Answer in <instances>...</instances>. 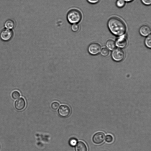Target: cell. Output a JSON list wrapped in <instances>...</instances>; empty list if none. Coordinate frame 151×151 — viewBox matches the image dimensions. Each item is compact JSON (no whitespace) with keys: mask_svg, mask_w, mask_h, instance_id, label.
<instances>
[{"mask_svg":"<svg viewBox=\"0 0 151 151\" xmlns=\"http://www.w3.org/2000/svg\"><path fill=\"white\" fill-rule=\"evenodd\" d=\"M75 151H87L86 145L83 142L79 141L77 143L75 148Z\"/></svg>","mask_w":151,"mask_h":151,"instance_id":"8fae6325","label":"cell"},{"mask_svg":"<svg viewBox=\"0 0 151 151\" xmlns=\"http://www.w3.org/2000/svg\"><path fill=\"white\" fill-rule=\"evenodd\" d=\"M59 115L63 117L68 116L70 113V109L68 106L65 105H61L58 110Z\"/></svg>","mask_w":151,"mask_h":151,"instance_id":"52a82bcc","label":"cell"},{"mask_svg":"<svg viewBox=\"0 0 151 151\" xmlns=\"http://www.w3.org/2000/svg\"><path fill=\"white\" fill-rule=\"evenodd\" d=\"M105 137V134L104 132H97L93 136L92 141L96 144H101L104 141Z\"/></svg>","mask_w":151,"mask_h":151,"instance_id":"8992f818","label":"cell"},{"mask_svg":"<svg viewBox=\"0 0 151 151\" xmlns=\"http://www.w3.org/2000/svg\"><path fill=\"white\" fill-rule=\"evenodd\" d=\"M125 4V2L123 0H117L116 2V6L119 8L124 7Z\"/></svg>","mask_w":151,"mask_h":151,"instance_id":"2e32d148","label":"cell"},{"mask_svg":"<svg viewBox=\"0 0 151 151\" xmlns=\"http://www.w3.org/2000/svg\"><path fill=\"white\" fill-rule=\"evenodd\" d=\"M125 53L121 49L116 48L113 50L111 53V57L113 60L116 62L122 61L125 57Z\"/></svg>","mask_w":151,"mask_h":151,"instance_id":"3957f363","label":"cell"},{"mask_svg":"<svg viewBox=\"0 0 151 151\" xmlns=\"http://www.w3.org/2000/svg\"><path fill=\"white\" fill-rule=\"evenodd\" d=\"M139 32L142 36L146 37L151 34V29L148 26L144 25L139 28Z\"/></svg>","mask_w":151,"mask_h":151,"instance_id":"9c48e42d","label":"cell"},{"mask_svg":"<svg viewBox=\"0 0 151 151\" xmlns=\"http://www.w3.org/2000/svg\"><path fill=\"white\" fill-rule=\"evenodd\" d=\"M13 35V32L11 29H5L0 33V38L3 41L6 42L10 40Z\"/></svg>","mask_w":151,"mask_h":151,"instance_id":"5b68a950","label":"cell"},{"mask_svg":"<svg viewBox=\"0 0 151 151\" xmlns=\"http://www.w3.org/2000/svg\"><path fill=\"white\" fill-rule=\"evenodd\" d=\"M77 143V140L75 138H72L69 141V144L72 147H74L76 145Z\"/></svg>","mask_w":151,"mask_h":151,"instance_id":"ffe728a7","label":"cell"},{"mask_svg":"<svg viewBox=\"0 0 151 151\" xmlns=\"http://www.w3.org/2000/svg\"><path fill=\"white\" fill-rule=\"evenodd\" d=\"M26 105L24 99L22 97L19 98L16 101L14 104L15 108L18 110H21L24 109Z\"/></svg>","mask_w":151,"mask_h":151,"instance_id":"30bf717a","label":"cell"},{"mask_svg":"<svg viewBox=\"0 0 151 151\" xmlns=\"http://www.w3.org/2000/svg\"><path fill=\"white\" fill-rule=\"evenodd\" d=\"M90 4H95L99 2L100 0H86Z\"/></svg>","mask_w":151,"mask_h":151,"instance_id":"603a6c76","label":"cell"},{"mask_svg":"<svg viewBox=\"0 0 151 151\" xmlns=\"http://www.w3.org/2000/svg\"><path fill=\"white\" fill-rule=\"evenodd\" d=\"M142 3L146 6H149L151 4V0H141Z\"/></svg>","mask_w":151,"mask_h":151,"instance_id":"7402d4cb","label":"cell"},{"mask_svg":"<svg viewBox=\"0 0 151 151\" xmlns=\"http://www.w3.org/2000/svg\"><path fill=\"white\" fill-rule=\"evenodd\" d=\"M71 29V30L74 32H78L80 29L79 26L78 24H72Z\"/></svg>","mask_w":151,"mask_h":151,"instance_id":"e0dca14e","label":"cell"},{"mask_svg":"<svg viewBox=\"0 0 151 151\" xmlns=\"http://www.w3.org/2000/svg\"><path fill=\"white\" fill-rule=\"evenodd\" d=\"M15 25L14 21L11 19L7 20L5 22L4 26L6 29H12L14 28Z\"/></svg>","mask_w":151,"mask_h":151,"instance_id":"7c38bea8","label":"cell"},{"mask_svg":"<svg viewBox=\"0 0 151 151\" xmlns=\"http://www.w3.org/2000/svg\"><path fill=\"white\" fill-rule=\"evenodd\" d=\"M107 25L109 31L113 35L119 37L125 35L126 26L120 19L115 17H111L108 20Z\"/></svg>","mask_w":151,"mask_h":151,"instance_id":"6da1fadb","label":"cell"},{"mask_svg":"<svg viewBox=\"0 0 151 151\" xmlns=\"http://www.w3.org/2000/svg\"><path fill=\"white\" fill-rule=\"evenodd\" d=\"M101 49V46L99 44L96 42H93L88 45L87 50L90 54L95 55L98 54Z\"/></svg>","mask_w":151,"mask_h":151,"instance_id":"277c9868","label":"cell"},{"mask_svg":"<svg viewBox=\"0 0 151 151\" xmlns=\"http://www.w3.org/2000/svg\"><path fill=\"white\" fill-rule=\"evenodd\" d=\"M66 19L68 23L71 24H78L82 19V13L78 8L72 7L68 11L66 15Z\"/></svg>","mask_w":151,"mask_h":151,"instance_id":"7a4b0ae2","label":"cell"},{"mask_svg":"<svg viewBox=\"0 0 151 151\" xmlns=\"http://www.w3.org/2000/svg\"><path fill=\"white\" fill-rule=\"evenodd\" d=\"M144 43L145 46L149 49L151 48V35H150L146 37L145 41Z\"/></svg>","mask_w":151,"mask_h":151,"instance_id":"5bb4252c","label":"cell"},{"mask_svg":"<svg viewBox=\"0 0 151 151\" xmlns=\"http://www.w3.org/2000/svg\"><path fill=\"white\" fill-rule=\"evenodd\" d=\"M11 96L13 99H16L19 98L20 96V94L18 91H14L12 92Z\"/></svg>","mask_w":151,"mask_h":151,"instance_id":"ac0fdd59","label":"cell"},{"mask_svg":"<svg viewBox=\"0 0 151 151\" xmlns=\"http://www.w3.org/2000/svg\"><path fill=\"white\" fill-rule=\"evenodd\" d=\"M116 46L120 49L125 48L127 44V41L125 35L118 37L115 42Z\"/></svg>","mask_w":151,"mask_h":151,"instance_id":"ba28073f","label":"cell"},{"mask_svg":"<svg viewBox=\"0 0 151 151\" xmlns=\"http://www.w3.org/2000/svg\"><path fill=\"white\" fill-rule=\"evenodd\" d=\"M101 54L103 56H108L109 53V50L106 47H103L101 49L100 52Z\"/></svg>","mask_w":151,"mask_h":151,"instance_id":"9a60e30c","label":"cell"},{"mask_svg":"<svg viewBox=\"0 0 151 151\" xmlns=\"http://www.w3.org/2000/svg\"><path fill=\"white\" fill-rule=\"evenodd\" d=\"M59 106V104L57 102H53L51 105L52 108L54 110H56Z\"/></svg>","mask_w":151,"mask_h":151,"instance_id":"44dd1931","label":"cell"},{"mask_svg":"<svg viewBox=\"0 0 151 151\" xmlns=\"http://www.w3.org/2000/svg\"><path fill=\"white\" fill-rule=\"evenodd\" d=\"M105 139L107 143H111L113 141V137L110 134H108L105 137Z\"/></svg>","mask_w":151,"mask_h":151,"instance_id":"d6986e66","label":"cell"},{"mask_svg":"<svg viewBox=\"0 0 151 151\" xmlns=\"http://www.w3.org/2000/svg\"><path fill=\"white\" fill-rule=\"evenodd\" d=\"M106 48L110 50H113L116 47L115 42L113 40L109 39L108 40L106 43Z\"/></svg>","mask_w":151,"mask_h":151,"instance_id":"4fadbf2b","label":"cell"},{"mask_svg":"<svg viewBox=\"0 0 151 151\" xmlns=\"http://www.w3.org/2000/svg\"><path fill=\"white\" fill-rule=\"evenodd\" d=\"M123 0L124 1H125V2H131L132 1L134 0Z\"/></svg>","mask_w":151,"mask_h":151,"instance_id":"cb8c5ba5","label":"cell"}]
</instances>
